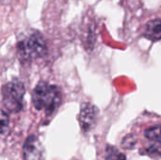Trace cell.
Returning a JSON list of instances; mask_svg holds the SVG:
<instances>
[{
  "mask_svg": "<svg viewBox=\"0 0 161 160\" xmlns=\"http://www.w3.org/2000/svg\"><path fill=\"white\" fill-rule=\"evenodd\" d=\"M32 103L36 109L44 110L47 115L54 114L61 103V91L58 87L41 81L32 92Z\"/></svg>",
  "mask_w": 161,
  "mask_h": 160,
  "instance_id": "cell-1",
  "label": "cell"
},
{
  "mask_svg": "<svg viewBox=\"0 0 161 160\" xmlns=\"http://www.w3.org/2000/svg\"><path fill=\"white\" fill-rule=\"evenodd\" d=\"M18 54L24 60H33L42 57L46 52V43L39 32H33L18 42Z\"/></svg>",
  "mask_w": 161,
  "mask_h": 160,
  "instance_id": "cell-2",
  "label": "cell"
},
{
  "mask_svg": "<svg viewBox=\"0 0 161 160\" xmlns=\"http://www.w3.org/2000/svg\"><path fill=\"white\" fill-rule=\"evenodd\" d=\"M25 87L22 82L14 79L7 83L2 91L4 108L10 113H17L23 108Z\"/></svg>",
  "mask_w": 161,
  "mask_h": 160,
  "instance_id": "cell-3",
  "label": "cell"
},
{
  "mask_svg": "<svg viewBox=\"0 0 161 160\" xmlns=\"http://www.w3.org/2000/svg\"><path fill=\"white\" fill-rule=\"evenodd\" d=\"M98 116V109L91 103L85 102L81 105L79 112V124L82 131L89 132L95 125Z\"/></svg>",
  "mask_w": 161,
  "mask_h": 160,
  "instance_id": "cell-4",
  "label": "cell"
},
{
  "mask_svg": "<svg viewBox=\"0 0 161 160\" xmlns=\"http://www.w3.org/2000/svg\"><path fill=\"white\" fill-rule=\"evenodd\" d=\"M24 160H44V149L36 136H29L23 146Z\"/></svg>",
  "mask_w": 161,
  "mask_h": 160,
  "instance_id": "cell-5",
  "label": "cell"
},
{
  "mask_svg": "<svg viewBox=\"0 0 161 160\" xmlns=\"http://www.w3.org/2000/svg\"><path fill=\"white\" fill-rule=\"evenodd\" d=\"M143 36L152 41H157L161 40V19L149 21L143 30Z\"/></svg>",
  "mask_w": 161,
  "mask_h": 160,
  "instance_id": "cell-6",
  "label": "cell"
},
{
  "mask_svg": "<svg viewBox=\"0 0 161 160\" xmlns=\"http://www.w3.org/2000/svg\"><path fill=\"white\" fill-rule=\"evenodd\" d=\"M105 160H126V157L116 147L111 145H107Z\"/></svg>",
  "mask_w": 161,
  "mask_h": 160,
  "instance_id": "cell-7",
  "label": "cell"
},
{
  "mask_svg": "<svg viewBox=\"0 0 161 160\" xmlns=\"http://www.w3.org/2000/svg\"><path fill=\"white\" fill-rule=\"evenodd\" d=\"M146 139L152 141H161V124H157L147 128L144 131Z\"/></svg>",
  "mask_w": 161,
  "mask_h": 160,
  "instance_id": "cell-8",
  "label": "cell"
},
{
  "mask_svg": "<svg viewBox=\"0 0 161 160\" xmlns=\"http://www.w3.org/2000/svg\"><path fill=\"white\" fill-rule=\"evenodd\" d=\"M8 117L7 115V113L5 112L4 109H2L1 112V129H2V135H4L5 130L8 128Z\"/></svg>",
  "mask_w": 161,
  "mask_h": 160,
  "instance_id": "cell-9",
  "label": "cell"
},
{
  "mask_svg": "<svg viewBox=\"0 0 161 160\" xmlns=\"http://www.w3.org/2000/svg\"><path fill=\"white\" fill-rule=\"evenodd\" d=\"M149 155H153V154H158V152L161 153V147L159 145H153L151 146L148 150H147Z\"/></svg>",
  "mask_w": 161,
  "mask_h": 160,
  "instance_id": "cell-10",
  "label": "cell"
},
{
  "mask_svg": "<svg viewBox=\"0 0 161 160\" xmlns=\"http://www.w3.org/2000/svg\"><path fill=\"white\" fill-rule=\"evenodd\" d=\"M10 0H2V3H8Z\"/></svg>",
  "mask_w": 161,
  "mask_h": 160,
  "instance_id": "cell-11",
  "label": "cell"
}]
</instances>
